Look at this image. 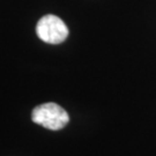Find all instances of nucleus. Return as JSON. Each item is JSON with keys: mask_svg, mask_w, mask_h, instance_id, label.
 <instances>
[{"mask_svg": "<svg viewBox=\"0 0 156 156\" xmlns=\"http://www.w3.org/2000/svg\"><path fill=\"white\" fill-rule=\"evenodd\" d=\"M36 34L39 39L48 44H60L68 36V28L62 19L49 14L37 22Z\"/></svg>", "mask_w": 156, "mask_h": 156, "instance_id": "obj_2", "label": "nucleus"}, {"mask_svg": "<svg viewBox=\"0 0 156 156\" xmlns=\"http://www.w3.org/2000/svg\"><path fill=\"white\" fill-rule=\"evenodd\" d=\"M34 123L52 131H58L66 126L69 122V116L60 105L56 103H44L36 106L31 113Z\"/></svg>", "mask_w": 156, "mask_h": 156, "instance_id": "obj_1", "label": "nucleus"}]
</instances>
